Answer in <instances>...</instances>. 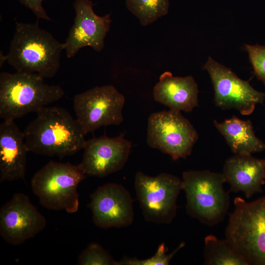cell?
Segmentation results:
<instances>
[{
  "mask_svg": "<svg viewBox=\"0 0 265 265\" xmlns=\"http://www.w3.org/2000/svg\"><path fill=\"white\" fill-rule=\"evenodd\" d=\"M36 113L23 132L28 152L62 158L83 148L85 134L67 110L47 106Z\"/></svg>",
  "mask_w": 265,
  "mask_h": 265,
  "instance_id": "6da1fadb",
  "label": "cell"
},
{
  "mask_svg": "<svg viewBox=\"0 0 265 265\" xmlns=\"http://www.w3.org/2000/svg\"><path fill=\"white\" fill-rule=\"evenodd\" d=\"M63 43L38 23H16L15 31L5 60L18 72L52 78L60 68Z\"/></svg>",
  "mask_w": 265,
  "mask_h": 265,
  "instance_id": "7a4b0ae2",
  "label": "cell"
},
{
  "mask_svg": "<svg viewBox=\"0 0 265 265\" xmlns=\"http://www.w3.org/2000/svg\"><path fill=\"white\" fill-rule=\"evenodd\" d=\"M44 79L25 72L0 73V117L14 121L61 99L65 94L62 87L46 83Z\"/></svg>",
  "mask_w": 265,
  "mask_h": 265,
  "instance_id": "3957f363",
  "label": "cell"
},
{
  "mask_svg": "<svg viewBox=\"0 0 265 265\" xmlns=\"http://www.w3.org/2000/svg\"><path fill=\"white\" fill-rule=\"evenodd\" d=\"M225 237L248 265H265V196L248 202L234 200Z\"/></svg>",
  "mask_w": 265,
  "mask_h": 265,
  "instance_id": "277c9868",
  "label": "cell"
},
{
  "mask_svg": "<svg viewBox=\"0 0 265 265\" xmlns=\"http://www.w3.org/2000/svg\"><path fill=\"white\" fill-rule=\"evenodd\" d=\"M182 181L189 216L210 226L224 219L229 208L230 196L224 187L226 182L222 173L186 171L183 173Z\"/></svg>",
  "mask_w": 265,
  "mask_h": 265,
  "instance_id": "5b68a950",
  "label": "cell"
},
{
  "mask_svg": "<svg viewBox=\"0 0 265 265\" xmlns=\"http://www.w3.org/2000/svg\"><path fill=\"white\" fill-rule=\"evenodd\" d=\"M86 176L80 164L51 161L33 175L31 186L44 208L73 213L79 207L78 187Z\"/></svg>",
  "mask_w": 265,
  "mask_h": 265,
  "instance_id": "8992f818",
  "label": "cell"
},
{
  "mask_svg": "<svg viewBox=\"0 0 265 265\" xmlns=\"http://www.w3.org/2000/svg\"><path fill=\"white\" fill-rule=\"evenodd\" d=\"M134 188L145 220L159 224L172 222L182 190V179L167 173L153 177L138 171L134 178Z\"/></svg>",
  "mask_w": 265,
  "mask_h": 265,
  "instance_id": "52a82bcc",
  "label": "cell"
},
{
  "mask_svg": "<svg viewBox=\"0 0 265 265\" xmlns=\"http://www.w3.org/2000/svg\"><path fill=\"white\" fill-rule=\"evenodd\" d=\"M198 139L196 129L181 111L170 109L152 113L148 118L147 144L174 160L189 156Z\"/></svg>",
  "mask_w": 265,
  "mask_h": 265,
  "instance_id": "ba28073f",
  "label": "cell"
},
{
  "mask_svg": "<svg viewBox=\"0 0 265 265\" xmlns=\"http://www.w3.org/2000/svg\"><path fill=\"white\" fill-rule=\"evenodd\" d=\"M125 98L112 85L96 86L76 94L73 105L77 120L85 135L102 126L123 121Z\"/></svg>",
  "mask_w": 265,
  "mask_h": 265,
  "instance_id": "9c48e42d",
  "label": "cell"
},
{
  "mask_svg": "<svg viewBox=\"0 0 265 265\" xmlns=\"http://www.w3.org/2000/svg\"><path fill=\"white\" fill-rule=\"evenodd\" d=\"M209 73L214 90V102L222 109H235L241 114L253 113L263 104L265 93L254 89L249 81L238 78L230 69L209 57L203 66Z\"/></svg>",
  "mask_w": 265,
  "mask_h": 265,
  "instance_id": "30bf717a",
  "label": "cell"
},
{
  "mask_svg": "<svg viewBox=\"0 0 265 265\" xmlns=\"http://www.w3.org/2000/svg\"><path fill=\"white\" fill-rule=\"evenodd\" d=\"M46 223L45 216L23 193L14 194L0 210V235L12 245L22 244L34 237Z\"/></svg>",
  "mask_w": 265,
  "mask_h": 265,
  "instance_id": "8fae6325",
  "label": "cell"
},
{
  "mask_svg": "<svg viewBox=\"0 0 265 265\" xmlns=\"http://www.w3.org/2000/svg\"><path fill=\"white\" fill-rule=\"evenodd\" d=\"M88 206L93 223L102 229L127 227L134 219L131 195L120 184L107 183L98 187L90 195Z\"/></svg>",
  "mask_w": 265,
  "mask_h": 265,
  "instance_id": "7c38bea8",
  "label": "cell"
},
{
  "mask_svg": "<svg viewBox=\"0 0 265 265\" xmlns=\"http://www.w3.org/2000/svg\"><path fill=\"white\" fill-rule=\"evenodd\" d=\"M73 5L76 12L74 23L63 43L67 56L74 57L80 49L87 46L101 52L109 30L111 22L110 15H97L90 0H75Z\"/></svg>",
  "mask_w": 265,
  "mask_h": 265,
  "instance_id": "4fadbf2b",
  "label": "cell"
},
{
  "mask_svg": "<svg viewBox=\"0 0 265 265\" xmlns=\"http://www.w3.org/2000/svg\"><path fill=\"white\" fill-rule=\"evenodd\" d=\"M131 148V142L123 136L94 137L86 140L80 165L86 175L106 177L124 167Z\"/></svg>",
  "mask_w": 265,
  "mask_h": 265,
  "instance_id": "5bb4252c",
  "label": "cell"
},
{
  "mask_svg": "<svg viewBox=\"0 0 265 265\" xmlns=\"http://www.w3.org/2000/svg\"><path fill=\"white\" fill-rule=\"evenodd\" d=\"M222 174L232 192L243 193L247 198L262 193L265 184V159L251 154H235L225 161Z\"/></svg>",
  "mask_w": 265,
  "mask_h": 265,
  "instance_id": "9a60e30c",
  "label": "cell"
},
{
  "mask_svg": "<svg viewBox=\"0 0 265 265\" xmlns=\"http://www.w3.org/2000/svg\"><path fill=\"white\" fill-rule=\"evenodd\" d=\"M29 152L21 132L13 120L0 125V181L24 178Z\"/></svg>",
  "mask_w": 265,
  "mask_h": 265,
  "instance_id": "2e32d148",
  "label": "cell"
},
{
  "mask_svg": "<svg viewBox=\"0 0 265 265\" xmlns=\"http://www.w3.org/2000/svg\"><path fill=\"white\" fill-rule=\"evenodd\" d=\"M198 85L193 77L163 73L153 88L154 100L170 109L188 112L198 106Z\"/></svg>",
  "mask_w": 265,
  "mask_h": 265,
  "instance_id": "e0dca14e",
  "label": "cell"
},
{
  "mask_svg": "<svg viewBox=\"0 0 265 265\" xmlns=\"http://www.w3.org/2000/svg\"><path fill=\"white\" fill-rule=\"evenodd\" d=\"M214 125L235 154H251L265 150V143L255 135L252 122L233 116Z\"/></svg>",
  "mask_w": 265,
  "mask_h": 265,
  "instance_id": "ac0fdd59",
  "label": "cell"
},
{
  "mask_svg": "<svg viewBox=\"0 0 265 265\" xmlns=\"http://www.w3.org/2000/svg\"><path fill=\"white\" fill-rule=\"evenodd\" d=\"M203 257L206 265H248L226 239H219L213 235L204 238Z\"/></svg>",
  "mask_w": 265,
  "mask_h": 265,
  "instance_id": "d6986e66",
  "label": "cell"
},
{
  "mask_svg": "<svg viewBox=\"0 0 265 265\" xmlns=\"http://www.w3.org/2000/svg\"><path fill=\"white\" fill-rule=\"evenodd\" d=\"M128 10L143 26H147L166 15L168 12L169 0H126Z\"/></svg>",
  "mask_w": 265,
  "mask_h": 265,
  "instance_id": "ffe728a7",
  "label": "cell"
},
{
  "mask_svg": "<svg viewBox=\"0 0 265 265\" xmlns=\"http://www.w3.org/2000/svg\"><path fill=\"white\" fill-rule=\"evenodd\" d=\"M80 265H119L112 256L100 244L91 243L78 258Z\"/></svg>",
  "mask_w": 265,
  "mask_h": 265,
  "instance_id": "44dd1931",
  "label": "cell"
},
{
  "mask_svg": "<svg viewBox=\"0 0 265 265\" xmlns=\"http://www.w3.org/2000/svg\"><path fill=\"white\" fill-rule=\"evenodd\" d=\"M185 242H182L171 253L167 254L164 243L159 245L155 254L146 259H139L137 258L125 257L120 262L119 265H168L176 253L184 247Z\"/></svg>",
  "mask_w": 265,
  "mask_h": 265,
  "instance_id": "7402d4cb",
  "label": "cell"
},
{
  "mask_svg": "<svg viewBox=\"0 0 265 265\" xmlns=\"http://www.w3.org/2000/svg\"><path fill=\"white\" fill-rule=\"evenodd\" d=\"M250 62L257 79L265 85V46L245 45Z\"/></svg>",
  "mask_w": 265,
  "mask_h": 265,
  "instance_id": "603a6c76",
  "label": "cell"
},
{
  "mask_svg": "<svg viewBox=\"0 0 265 265\" xmlns=\"http://www.w3.org/2000/svg\"><path fill=\"white\" fill-rule=\"evenodd\" d=\"M20 3L30 9L38 19L51 20L42 6L44 0H18Z\"/></svg>",
  "mask_w": 265,
  "mask_h": 265,
  "instance_id": "cb8c5ba5",
  "label": "cell"
}]
</instances>
